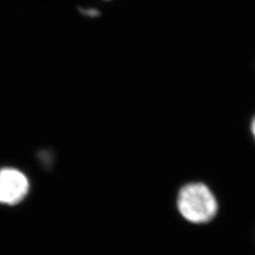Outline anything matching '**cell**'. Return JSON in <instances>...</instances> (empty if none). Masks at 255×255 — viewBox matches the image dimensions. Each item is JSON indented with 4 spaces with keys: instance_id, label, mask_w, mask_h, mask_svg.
I'll return each instance as SVG.
<instances>
[{
    "instance_id": "6da1fadb",
    "label": "cell",
    "mask_w": 255,
    "mask_h": 255,
    "mask_svg": "<svg viewBox=\"0 0 255 255\" xmlns=\"http://www.w3.org/2000/svg\"><path fill=\"white\" fill-rule=\"evenodd\" d=\"M178 208L186 220L193 223H204L216 216L218 202L206 185L190 183L180 191Z\"/></svg>"
},
{
    "instance_id": "7a4b0ae2",
    "label": "cell",
    "mask_w": 255,
    "mask_h": 255,
    "mask_svg": "<svg viewBox=\"0 0 255 255\" xmlns=\"http://www.w3.org/2000/svg\"><path fill=\"white\" fill-rule=\"evenodd\" d=\"M27 177L13 168L0 170V203L15 204L22 201L28 191Z\"/></svg>"
},
{
    "instance_id": "3957f363",
    "label": "cell",
    "mask_w": 255,
    "mask_h": 255,
    "mask_svg": "<svg viewBox=\"0 0 255 255\" xmlns=\"http://www.w3.org/2000/svg\"><path fill=\"white\" fill-rule=\"evenodd\" d=\"M252 131H253V133H254V136L255 138V118L254 119V121H253V124H252Z\"/></svg>"
}]
</instances>
